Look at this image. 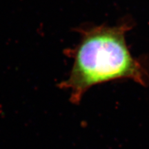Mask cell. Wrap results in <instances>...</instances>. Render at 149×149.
<instances>
[{
    "label": "cell",
    "mask_w": 149,
    "mask_h": 149,
    "mask_svg": "<svg viewBox=\"0 0 149 149\" xmlns=\"http://www.w3.org/2000/svg\"><path fill=\"white\" fill-rule=\"evenodd\" d=\"M132 24L125 22L114 26L103 24L79 31L81 39L69 55L73 59L68 79L60 88L69 91L70 100L79 104L93 86L130 79L143 86L149 84V72L144 61L134 57L126 42Z\"/></svg>",
    "instance_id": "obj_1"
}]
</instances>
